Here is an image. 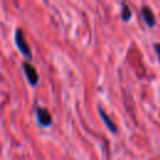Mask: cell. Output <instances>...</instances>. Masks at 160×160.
Here are the masks:
<instances>
[{"mask_svg":"<svg viewBox=\"0 0 160 160\" xmlns=\"http://www.w3.org/2000/svg\"><path fill=\"white\" fill-rule=\"evenodd\" d=\"M35 119L39 126L41 128H49L52 124V116L50 114V111L46 108L39 106L35 110Z\"/></svg>","mask_w":160,"mask_h":160,"instance_id":"cell-3","label":"cell"},{"mask_svg":"<svg viewBox=\"0 0 160 160\" xmlns=\"http://www.w3.org/2000/svg\"><path fill=\"white\" fill-rule=\"evenodd\" d=\"M140 15H141V20L144 21V24L149 28L152 29L156 25V18L154 11L151 10V8L149 5H142L140 9Z\"/></svg>","mask_w":160,"mask_h":160,"instance_id":"cell-4","label":"cell"},{"mask_svg":"<svg viewBox=\"0 0 160 160\" xmlns=\"http://www.w3.org/2000/svg\"><path fill=\"white\" fill-rule=\"evenodd\" d=\"M21 69L24 71V75L28 80V82L30 84V86H36L39 84V74H38L35 66L29 61H22Z\"/></svg>","mask_w":160,"mask_h":160,"instance_id":"cell-2","label":"cell"},{"mask_svg":"<svg viewBox=\"0 0 160 160\" xmlns=\"http://www.w3.org/2000/svg\"><path fill=\"white\" fill-rule=\"evenodd\" d=\"M98 110H99V115H100V118H101V120H102V122L105 124V126L108 128V130L110 131V132H112V134H116L118 132V126L115 125V122L108 116V114L105 112V110L99 105L98 106Z\"/></svg>","mask_w":160,"mask_h":160,"instance_id":"cell-5","label":"cell"},{"mask_svg":"<svg viewBox=\"0 0 160 160\" xmlns=\"http://www.w3.org/2000/svg\"><path fill=\"white\" fill-rule=\"evenodd\" d=\"M132 16V12H131V9L130 6L126 4V2H121V10H120V18L122 21L128 22Z\"/></svg>","mask_w":160,"mask_h":160,"instance_id":"cell-6","label":"cell"},{"mask_svg":"<svg viewBox=\"0 0 160 160\" xmlns=\"http://www.w3.org/2000/svg\"><path fill=\"white\" fill-rule=\"evenodd\" d=\"M14 41H15V45L18 48V50L21 52V55L28 59V60H31L32 59V52H31V49L29 46V44L26 42L25 38H24V31L21 28H16L15 29V34H14Z\"/></svg>","mask_w":160,"mask_h":160,"instance_id":"cell-1","label":"cell"},{"mask_svg":"<svg viewBox=\"0 0 160 160\" xmlns=\"http://www.w3.org/2000/svg\"><path fill=\"white\" fill-rule=\"evenodd\" d=\"M152 49H154V52L158 58V61L160 62V42H154L152 44Z\"/></svg>","mask_w":160,"mask_h":160,"instance_id":"cell-7","label":"cell"}]
</instances>
